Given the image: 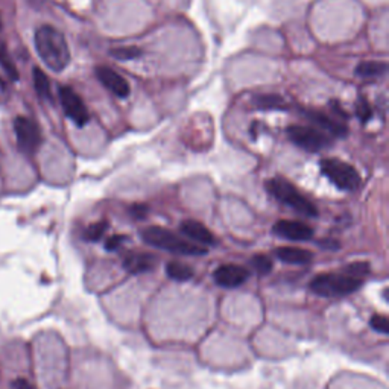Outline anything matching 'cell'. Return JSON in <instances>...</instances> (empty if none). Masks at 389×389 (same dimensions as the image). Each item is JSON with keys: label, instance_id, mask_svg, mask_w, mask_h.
<instances>
[{"label": "cell", "instance_id": "obj_1", "mask_svg": "<svg viewBox=\"0 0 389 389\" xmlns=\"http://www.w3.org/2000/svg\"><path fill=\"white\" fill-rule=\"evenodd\" d=\"M35 51L46 66L53 72H63L70 63V49L58 29L43 24L35 32Z\"/></svg>", "mask_w": 389, "mask_h": 389}, {"label": "cell", "instance_id": "obj_2", "mask_svg": "<svg viewBox=\"0 0 389 389\" xmlns=\"http://www.w3.org/2000/svg\"><path fill=\"white\" fill-rule=\"evenodd\" d=\"M142 240L149 247L167 251V253L178 256H202L207 253L206 248L194 245V243L178 238L175 233L161 226H148L140 231Z\"/></svg>", "mask_w": 389, "mask_h": 389}, {"label": "cell", "instance_id": "obj_3", "mask_svg": "<svg viewBox=\"0 0 389 389\" xmlns=\"http://www.w3.org/2000/svg\"><path fill=\"white\" fill-rule=\"evenodd\" d=\"M266 190L270 192L274 198H277L283 204L294 208L299 215L315 217L318 216V210L307 199L304 194L299 192L294 184L281 176L271 178L266 181Z\"/></svg>", "mask_w": 389, "mask_h": 389}, {"label": "cell", "instance_id": "obj_4", "mask_svg": "<svg viewBox=\"0 0 389 389\" xmlns=\"http://www.w3.org/2000/svg\"><path fill=\"white\" fill-rule=\"evenodd\" d=\"M362 279L350 274H321L311 281V289L320 297H344L358 290Z\"/></svg>", "mask_w": 389, "mask_h": 389}, {"label": "cell", "instance_id": "obj_5", "mask_svg": "<svg viewBox=\"0 0 389 389\" xmlns=\"http://www.w3.org/2000/svg\"><path fill=\"white\" fill-rule=\"evenodd\" d=\"M322 174L340 190H356L361 185V175L351 165L339 158L321 160Z\"/></svg>", "mask_w": 389, "mask_h": 389}, {"label": "cell", "instance_id": "obj_6", "mask_svg": "<svg viewBox=\"0 0 389 389\" xmlns=\"http://www.w3.org/2000/svg\"><path fill=\"white\" fill-rule=\"evenodd\" d=\"M286 133L292 143H295L298 148L309 152H318L321 149H326L330 144V139L326 134H322L318 129H313L311 126L290 125L288 126Z\"/></svg>", "mask_w": 389, "mask_h": 389}, {"label": "cell", "instance_id": "obj_7", "mask_svg": "<svg viewBox=\"0 0 389 389\" xmlns=\"http://www.w3.org/2000/svg\"><path fill=\"white\" fill-rule=\"evenodd\" d=\"M14 131L15 137H17V144L19 148L24 154H34L40 144H42V131H40V126L37 125L35 120H32L29 117L19 116L14 120Z\"/></svg>", "mask_w": 389, "mask_h": 389}, {"label": "cell", "instance_id": "obj_8", "mask_svg": "<svg viewBox=\"0 0 389 389\" xmlns=\"http://www.w3.org/2000/svg\"><path fill=\"white\" fill-rule=\"evenodd\" d=\"M60 102L64 110V115H66L73 124H76L78 126H85L88 124V120H90L88 110L83 99H81L79 94L73 90V88L70 87L60 88Z\"/></svg>", "mask_w": 389, "mask_h": 389}, {"label": "cell", "instance_id": "obj_9", "mask_svg": "<svg viewBox=\"0 0 389 389\" xmlns=\"http://www.w3.org/2000/svg\"><path fill=\"white\" fill-rule=\"evenodd\" d=\"M249 277L248 270L239 265H222L213 274V279L221 288L233 289L243 285Z\"/></svg>", "mask_w": 389, "mask_h": 389}, {"label": "cell", "instance_id": "obj_10", "mask_svg": "<svg viewBox=\"0 0 389 389\" xmlns=\"http://www.w3.org/2000/svg\"><path fill=\"white\" fill-rule=\"evenodd\" d=\"M94 72L96 78L101 81V84L117 97H126L129 92H131L128 81L122 75H119L116 70H113L107 66H99L96 67Z\"/></svg>", "mask_w": 389, "mask_h": 389}, {"label": "cell", "instance_id": "obj_11", "mask_svg": "<svg viewBox=\"0 0 389 389\" xmlns=\"http://www.w3.org/2000/svg\"><path fill=\"white\" fill-rule=\"evenodd\" d=\"M274 233L288 240H311L313 238V230L309 225L290 219H281L275 222Z\"/></svg>", "mask_w": 389, "mask_h": 389}, {"label": "cell", "instance_id": "obj_12", "mask_svg": "<svg viewBox=\"0 0 389 389\" xmlns=\"http://www.w3.org/2000/svg\"><path fill=\"white\" fill-rule=\"evenodd\" d=\"M180 230L184 236H188L189 239L198 243H202V245H215L216 243L213 233L210 231L206 225L194 221V219H185V221H183L180 225Z\"/></svg>", "mask_w": 389, "mask_h": 389}, {"label": "cell", "instance_id": "obj_13", "mask_svg": "<svg viewBox=\"0 0 389 389\" xmlns=\"http://www.w3.org/2000/svg\"><path fill=\"white\" fill-rule=\"evenodd\" d=\"M303 115L309 120H312L313 124L326 129V131H329L330 134L338 135V137L347 135V126L345 125L340 124V122H335L333 119H330L327 115H324V113H321V111L303 110Z\"/></svg>", "mask_w": 389, "mask_h": 389}, {"label": "cell", "instance_id": "obj_14", "mask_svg": "<svg viewBox=\"0 0 389 389\" xmlns=\"http://www.w3.org/2000/svg\"><path fill=\"white\" fill-rule=\"evenodd\" d=\"M157 258L148 253H131L124 258V266L128 272L142 274L151 271L156 266Z\"/></svg>", "mask_w": 389, "mask_h": 389}, {"label": "cell", "instance_id": "obj_15", "mask_svg": "<svg viewBox=\"0 0 389 389\" xmlns=\"http://www.w3.org/2000/svg\"><path fill=\"white\" fill-rule=\"evenodd\" d=\"M275 256L288 265H307L313 258L311 251L297 247H280L275 249Z\"/></svg>", "mask_w": 389, "mask_h": 389}, {"label": "cell", "instance_id": "obj_16", "mask_svg": "<svg viewBox=\"0 0 389 389\" xmlns=\"http://www.w3.org/2000/svg\"><path fill=\"white\" fill-rule=\"evenodd\" d=\"M388 72V64L382 61H363L356 67V75L361 78H380Z\"/></svg>", "mask_w": 389, "mask_h": 389}, {"label": "cell", "instance_id": "obj_17", "mask_svg": "<svg viewBox=\"0 0 389 389\" xmlns=\"http://www.w3.org/2000/svg\"><path fill=\"white\" fill-rule=\"evenodd\" d=\"M166 274L169 279L175 281H188L193 277V270L189 265H184L180 262H169L166 265Z\"/></svg>", "mask_w": 389, "mask_h": 389}, {"label": "cell", "instance_id": "obj_18", "mask_svg": "<svg viewBox=\"0 0 389 389\" xmlns=\"http://www.w3.org/2000/svg\"><path fill=\"white\" fill-rule=\"evenodd\" d=\"M34 87H35V92L40 99H43V101L52 99L51 81H49L46 73L43 70H40L38 67L34 69Z\"/></svg>", "mask_w": 389, "mask_h": 389}, {"label": "cell", "instance_id": "obj_19", "mask_svg": "<svg viewBox=\"0 0 389 389\" xmlns=\"http://www.w3.org/2000/svg\"><path fill=\"white\" fill-rule=\"evenodd\" d=\"M254 104L258 108L263 110H279L286 108V104L283 101L281 96L277 94H258L254 96Z\"/></svg>", "mask_w": 389, "mask_h": 389}, {"label": "cell", "instance_id": "obj_20", "mask_svg": "<svg viewBox=\"0 0 389 389\" xmlns=\"http://www.w3.org/2000/svg\"><path fill=\"white\" fill-rule=\"evenodd\" d=\"M0 66L5 69V72L10 75L14 81L19 79V72L17 67H15V64L13 63L11 56L8 55V51L3 43H0Z\"/></svg>", "mask_w": 389, "mask_h": 389}, {"label": "cell", "instance_id": "obj_21", "mask_svg": "<svg viewBox=\"0 0 389 389\" xmlns=\"http://www.w3.org/2000/svg\"><path fill=\"white\" fill-rule=\"evenodd\" d=\"M110 55L122 61H129V60L139 58L142 55V51L139 47H117L110 51Z\"/></svg>", "mask_w": 389, "mask_h": 389}, {"label": "cell", "instance_id": "obj_22", "mask_svg": "<svg viewBox=\"0 0 389 389\" xmlns=\"http://www.w3.org/2000/svg\"><path fill=\"white\" fill-rule=\"evenodd\" d=\"M251 265L254 266V270L258 275H266V274H270L271 270H272L271 258L263 256V254H258V256H254L253 258H251Z\"/></svg>", "mask_w": 389, "mask_h": 389}, {"label": "cell", "instance_id": "obj_23", "mask_svg": "<svg viewBox=\"0 0 389 389\" xmlns=\"http://www.w3.org/2000/svg\"><path fill=\"white\" fill-rule=\"evenodd\" d=\"M105 231H107V222H105V221L94 222L85 230V234H84L85 240H90V242L99 240L104 236Z\"/></svg>", "mask_w": 389, "mask_h": 389}, {"label": "cell", "instance_id": "obj_24", "mask_svg": "<svg viewBox=\"0 0 389 389\" xmlns=\"http://www.w3.org/2000/svg\"><path fill=\"white\" fill-rule=\"evenodd\" d=\"M370 324H371L372 329H374L376 331H379V333H383V335L389 333V322H388L386 316H383V315H374L371 318Z\"/></svg>", "mask_w": 389, "mask_h": 389}, {"label": "cell", "instance_id": "obj_25", "mask_svg": "<svg viewBox=\"0 0 389 389\" xmlns=\"http://www.w3.org/2000/svg\"><path fill=\"white\" fill-rule=\"evenodd\" d=\"M358 116L362 122H367L371 117V107L368 105V101L362 96L358 102Z\"/></svg>", "mask_w": 389, "mask_h": 389}, {"label": "cell", "instance_id": "obj_26", "mask_svg": "<svg viewBox=\"0 0 389 389\" xmlns=\"http://www.w3.org/2000/svg\"><path fill=\"white\" fill-rule=\"evenodd\" d=\"M368 271H370V266H368V263H365V262H358V263L350 265V266L347 267V274L353 275V277H358V275L368 274Z\"/></svg>", "mask_w": 389, "mask_h": 389}, {"label": "cell", "instance_id": "obj_27", "mask_svg": "<svg viewBox=\"0 0 389 389\" xmlns=\"http://www.w3.org/2000/svg\"><path fill=\"white\" fill-rule=\"evenodd\" d=\"M125 240V236H119V234H116V236H111L107 243H105V248H107L108 251H116L122 243H124Z\"/></svg>", "mask_w": 389, "mask_h": 389}, {"label": "cell", "instance_id": "obj_28", "mask_svg": "<svg viewBox=\"0 0 389 389\" xmlns=\"http://www.w3.org/2000/svg\"><path fill=\"white\" fill-rule=\"evenodd\" d=\"M13 389H34V388L31 386V383L28 382V380H24V379H17V380H14Z\"/></svg>", "mask_w": 389, "mask_h": 389}, {"label": "cell", "instance_id": "obj_29", "mask_svg": "<svg viewBox=\"0 0 389 389\" xmlns=\"http://www.w3.org/2000/svg\"><path fill=\"white\" fill-rule=\"evenodd\" d=\"M5 90V83H3V79L0 78V93H2Z\"/></svg>", "mask_w": 389, "mask_h": 389}]
</instances>
